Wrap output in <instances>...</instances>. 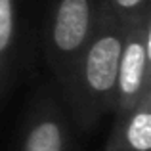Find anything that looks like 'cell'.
Masks as SVG:
<instances>
[{"label":"cell","mask_w":151,"mask_h":151,"mask_svg":"<svg viewBox=\"0 0 151 151\" xmlns=\"http://www.w3.org/2000/svg\"><path fill=\"white\" fill-rule=\"evenodd\" d=\"M124 27L126 23L101 10L90 40L59 86L71 121L81 130H92L113 111Z\"/></svg>","instance_id":"obj_1"},{"label":"cell","mask_w":151,"mask_h":151,"mask_svg":"<svg viewBox=\"0 0 151 151\" xmlns=\"http://www.w3.org/2000/svg\"><path fill=\"white\" fill-rule=\"evenodd\" d=\"M101 14V0H48L42 52L58 88L90 40Z\"/></svg>","instance_id":"obj_2"},{"label":"cell","mask_w":151,"mask_h":151,"mask_svg":"<svg viewBox=\"0 0 151 151\" xmlns=\"http://www.w3.org/2000/svg\"><path fill=\"white\" fill-rule=\"evenodd\" d=\"M15 151H73V121L55 82L42 86L33 98Z\"/></svg>","instance_id":"obj_3"},{"label":"cell","mask_w":151,"mask_h":151,"mask_svg":"<svg viewBox=\"0 0 151 151\" xmlns=\"http://www.w3.org/2000/svg\"><path fill=\"white\" fill-rule=\"evenodd\" d=\"M151 88V10L126 21L119 55L113 117L138 101Z\"/></svg>","instance_id":"obj_4"},{"label":"cell","mask_w":151,"mask_h":151,"mask_svg":"<svg viewBox=\"0 0 151 151\" xmlns=\"http://www.w3.org/2000/svg\"><path fill=\"white\" fill-rule=\"evenodd\" d=\"M103 151H151V88L113 117Z\"/></svg>","instance_id":"obj_5"},{"label":"cell","mask_w":151,"mask_h":151,"mask_svg":"<svg viewBox=\"0 0 151 151\" xmlns=\"http://www.w3.org/2000/svg\"><path fill=\"white\" fill-rule=\"evenodd\" d=\"M23 0H0V82L6 90L21 48Z\"/></svg>","instance_id":"obj_6"},{"label":"cell","mask_w":151,"mask_h":151,"mask_svg":"<svg viewBox=\"0 0 151 151\" xmlns=\"http://www.w3.org/2000/svg\"><path fill=\"white\" fill-rule=\"evenodd\" d=\"M101 10L126 23L144 12L151 10V6L149 0H101Z\"/></svg>","instance_id":"obj_7"},{"label":"cell","mask_w":151,"mask_h":151,"mask_svg":"<svg viewBox=\"0 0 151 151\" xmlns=\"http://www.w3.org/2000/svg\"><path fill=\"white\" fill-rule=\"evenodd\" d=\"M4 92V86H2V82H0V94H2Z\"/></svg>","instance_id":"obj_8"}]
</instances>
